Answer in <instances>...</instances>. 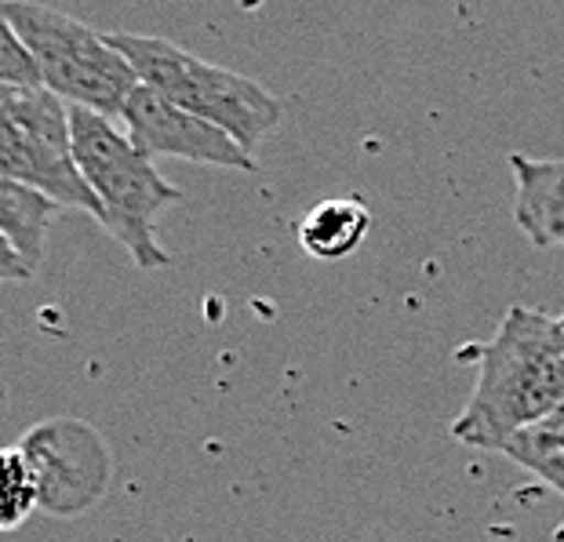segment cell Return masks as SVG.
I'll return each instance as SVG.
<instances>
[{
  "instance_id": "3957f363",
  "label": "cell",
  "mask_w": 564,
  "mask_h": 542,
  "mask_svg": "<svg viewBox=\"0 0 564 542\" xmlns=\"http://www.w3.org/2000/svg\"><path fill=\"white\" fill-rule=\"evenodd\" d=\"M117 52H121L142 88L158 91L161 99L183 106L186 113L200 120H212L226 136L237 139L251 153L259 147L267 131L278 128L281 120V99L262 88V84L248 80L234 69L212 66L204 58L189 55L164 37H147V33H106Z\"/></svg>"
},
{
  "instance_id": "30bf717a",
  "label": "cell",
  "mask_w": 564,
  "mask_h": 542,
  "mask_svg": "<svg viewBox=\"0 0 564 542\" xmlns=\"http://www.w3.org/2000/svg\"><path fill=\"white\" fill-rule=\"evenodd\" d=\"M41 496V485L33 477L30 459L19 448L0 452V532L19 528L33 513Z\"/></svg>"
},
{
  "instance_id": "9c48e42d",
  "label": "cell",
  "mask_w": 564,
  "mask_h": 542,
  "mask_svg": "<svg viewBox=\"0 0 564 542\" xmlns=\"http://www.w3.org/2000/svg\"><path fill=\"white\" fill-rule=\"evenodd\" d=\"M55 215H58V204L52 197L0 175V234L15 245V251L33 270H37L44 259L47 226L55 223Z\"/></svg>"
},
{
  "instance_id": "9a60e30c",
  "label": "cell",
  "mask_w": 564,
  "mask_h": 542,
  "mask_svg": "<svg viewBox=\"0 0 564 542\" xmlns=\"http://www.w3.org/2000/svg\"><path fill=\"white\" fill-rule=\"evenodd\" d=\"M561 321H564V317H561Z\"/></svg>"
},
{
  "instance_id": "4fadbf2b",
  "label": "cell",
  "mask_w": 564,
  "mask_h": 542,
  "mask_svg": "<svg viewBox=\"0 0 564 542\" xmlns=\"http://www.w3.org/2000/svg\"><path fill=\"white\" fill-rule=\"evenodd\" d=\"M510 459L524 466L528 474H535L546 488H554L564 496V448L561 452H521V455H510Z\"/></svg>"
},
{
  "instance_id": "8fae6325",
  "label": "cell",
  "mask_w": 564,
  "mask_h": 542,
  "mask_svg": "<svg viewBox=\"0 0 564 542\" xmlns=\"http://www.w3.org/2000/svg\"><path fill=\"white\" fill-rule=\"evenodd\" d=\"M0 84H15V88L41 84V74L33 66L26 44L19 41V33L11 30V22L4 15V0H0Z\"/></svg>"
},
{
  "instance_id": "7a4b0ae2",
  "label": "cell",
  "mask_w": 564,
  "mask_h": 542,
  "mask_svg": "<svg viewBox=\"0 0 564 542\" xmlns=\"http://www.w3.org/2000/svg\"><path fill=\"white\" fill-rule=\"evenodd\" d=\"M69 131L77 167L91 197L99 200V223L142 270L164 267L167 251L158 240V215L178 200V189L110 117L69 106Z\"/></svg>"
},
{
  "instance_id": "7c38bea8",
  "label": "cell",
  "mask_w": 564,
  "mask_h": 542,
  "mask_svg": "<svg viewBox=\"0 0 564 542\" xmlns=\"http://www.w3.org/2000/svg\"><path fill=\"white\" fill-rule=\"evenodd\" d=\"M561 448H564V401L557 404L554 415H546L539 426L524 430L518 441H510L502 455L510 459V455H521V452H561Z\"/></svg>"
},
{
  "instance_id": "ba28073f",
  "label": "cell",
  "mask_w": 564,
  "mask_h": 542,
  "mask_svg": "<svg viewBox=\"0 0 564 542\" xmlns=\"http://www.w3.org/2000/svg\"><path fill=\"white\" fill-rule=\"evenodd\" d=\"M371 226V212L357 197H332L321 200L314 212L299 223V245L314 259L335 262L365 245Z\"/></svg>"
},
{
  "instance_id": "277c9868",
  "label": "cell",
  "mask_w": 564,
  "mask_h": 542,
  "mask_svg": "<svg viewBox=\"0 0 564 542\" xmlns=\"http://www.w3.org/2000/svg\"><path fill=\"white\" fill-rule=\"evenodd\" d=\"M4 15L26 44L47 91L80 110L110 120L121 117L131 91L139 88V77L128 58L106 41V33L30 0H4Z\"/></svg>"
},
{
  "instance_id": "52a82bcc",
  "label": "cell",
  "mask_w": 564,
  "mask_h": 542,
  "mask_svg": "<svg viewBox=\"0 0 564 542\" xmlns=\"http://www.w3.org/2000/svg\"><path fill=\"white\" fill-rule=\"evenodd\" d=\"M513 219L535 248L564 245V156L510 153Z\"/></svg>"
},
{
  "instance_id": "5bb4252c",
  "label": "cell",
  "mask_w": 564,
  "mask_h": 542,
  "mask_svg": "<svg viewBox=\"0 0 564 542\" xmlns=\"http://www.w3.org/2000/svg\"><path fill=\"white\" fill-rule=\"evenodd\" d=\"M33 273L37 270L19 256L15 245H11L4 234H0V281H30Z\"/></svg>"
},
{
  "instance_id": "8992f818",
  "label": "cell",
  "mask_w": 564,
  "mask_h": 542,
  "mask_svg": "<svg viewBox=\"0 0 564 542\" xmlns=\"http://www.w3.org/2000/svg\"><path fill=\"white\" fill-rule=\"evenodd\" d=\"M121 120L128 136L135 139V147L147 150L150 156H183V161L194 164L251 172V153L241 142L226 136L223 128H215L212 120L186 113L183 106L161 99L158 91L142 88V84L124 102Z\"/></svg>"
},
{
  "instance_id": "5b68a950",
  "label": "cell",
  "mask_w": 564,
  "mask_h": 542,
  "mask_svg": "<svg viewBox=\"0 0 564 542\" xmlns=\"http://www.w3.org/2000/svg\"><path fill=\"white\" fill-rule=\"evenodd\" d=\"M0 175L52 197L58 208H80L99 219V200L74 156L69 102L44 84H0Z\"/></svg>"
},
{
  "instance_id": "6da1fadb",
  "label": "cell",
  "mask_w": 564,
  "mask_h": 542,
  "mask_svg": "<svg viewBox=\"0 0 564 542\" xmlns=\"http://www.w3.org/2000/svg\"><path fill=\"white\" fill-rule=\"evenodd\" d=\"M474 390L452 423V437L481 452H507L524 430L564 401V321L510 306L491 339L470 349Z\"/></svg>"
}]
</instances>
